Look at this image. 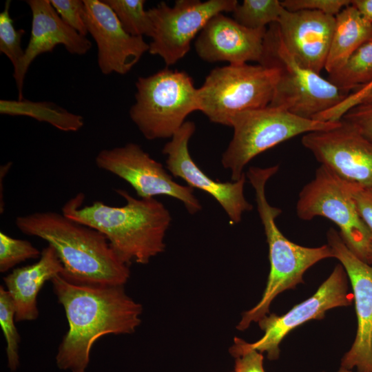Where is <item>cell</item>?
<instances>
[{"mask_svg":"<svg viewBox=\"0 0 372 372\" xmlns=\"http://www.w3.org/2000/svg\"><path fill=\"white\" fill-rule=\"evenodd\" d=\"M195 130V123L186 121L164 145L162 152L167 156L166 168L190 187L198 189L213 197L225 211L229 223L238 224L243 214L253 209L244 194L246 175L236 181L220 182L205 174L189 152V141Z\"/></svg>","mask_w":372,"mask_h":372,"instance_id":"5bb4252c","label":"cell"},{"mask_svg":"<svg viewBox=\"0 0 372 372\" xmlns=\"http://www.w3.org/2000/svg\"><path fill=\"white\" fill-rule=\"evenodd\" d=\"M296 214L303 220L322 216L333 222L349 250L370 264L372 234L358 212L347 181L327 167L320 165L300 191Z\"/></svg>","mask_w":372,"mask_h":372,"instance_id":"9c48e42d","label":"cell"},{"mask_svg":"<svg viewBox=\"0 0 372 372\" xmlns=\"http://www.w3.org/2000/svg\"><path fill=\"white\" fill-rule=\"evenodd\" d=\"M95 163L128 183L141 198L169 196L180 200L191 214L202 209L194 189L176 183L160 162L136 143L103 149L95 157Z\"/></svg>","mask_w":372,"mask_h":372,"instance_id":"8fae6325","label":"cell"},{"mask_svg":"<svg viewBox=\"0 0 372 372\" xmlns=\"http://www.w3.org/2000/svg\"><path fill=\"white\" fill-rule=\"evenodd\" d=\"M41 252L27 240L0 232V271L4 273L19 263L40 257Z\"/></svg>","mask_w":372,"mask_h":372,"instance_id":"83f0119b","label":"cell"},{"mask_svg":"<svg viewBox=\"0 0 372 372\" xmlns=\"http://www.w3.org/2000/svg\"><path fill=\"white\" fill-rule=\"evenodd\" d=\"M22 233L52 246L63 267L61 275L78 284L124 286L130 277L106 237L98 230L55 211H39L15 219Z\"/></svg>","mask_w":372,"mask_h":372,"instance_id":"3957f363","label":"cell"},{"mask_svg":"<svg viewBox=\"0 0 372 372\" xmlns=\"http://www.w3.org/2000/svg\"><path fill=\"white\" fill-rule=\"evenodd\" d=\"M278 169V165L265 168L251 167L246 174L255 191L257 210L267 238L270 270L261 299L243 313L236 326L239 331H245L252 322H258L269 314L275 298L302 283L303 275L309 268L323 259L333 258L328 245L317 247L301 246L287 239L278 229L276 219L282 210L268 202L265 193L267 181Z\"/></svg>","mask_w":372,"mask_h":372,"instance_id":"277c9868","label":"cell"},{"mask_svg":"<svg viewBox=\"0 0 372 372\" xmlns=\"http://www.w3.org/2000/svg\"><path fill=\"white\" fill-rule=\"evenodd\" d=\"M328 80L349 93L372 82V38L361 45Z\"/></svg>","mask_w":372,"mask_h":372,"instance_id":"603a6c76","label":"cell"},{"mask_svg":"<svg viewBox=\"0 0 372 372\" xmlns=\"http://www.w3.org/2000/svg\"><path fill=\"white\" fill-rule=\"evenodd\" d=\"M335 19L314 10L285 9L277 24L283 43L304 68L320 74L324 69Z\"/></svg>","mask_w":372,"mask_h":372,"instance_id":"ac0fdd59","label":"cell"},{"mask_svg":"<svg viewBox=\"0 0 372 372\" xmlns=\"http://www.w3.org/2000/svg\"><path fill=\"white\" fill-rule=\"evenodd\" d=\"M87 32L97 46V63L101 73L127 74L149 52L143 37L128 34L111 8L100 0H83Z\"/></svg>","mask_w":372,"mask_h":372,"instance_id":"2e32d148","label":"cell"},{"mask_svg":"<svg viewBox=\"0 0 372 372\" xmlns=\"http://www.w3.org/2000/svg\"><path fill=\"white\" fill-rule=\"evenodd\" d=\"M258 63L278 71L269 106L282 108L296 116L313 119L349 94L320 74L301 65L283 43L276 23L267 28Z\"/></svg>","mask_w":372,"mask_h":372,"instance_id":"5b68a950","label":"cell"},{"mask_svg":"<svg viewBox=\"0 0 372 372\" xmlns=\"http://www.w3.org/2000/svg\"><path fill=\"white\" fill-rule=\"evenodd\" d=\"M353 6L366 22L372 24V0H352Z\"/></svg>","mask_w":372,"mask_h":372,"instance_id":"836d02e7","label":"cell"},{"mask_svg":"<svg viewBox=\"0 0 372 372\" xmlns=\"http://www.w3.org/2000/svg\"><path fill=\"white\" fill-rule=\"evenodd\" d=\"M347 278L343 266L337 265L313 296L283 315L269 313L260 319L258 323L264 335L253 343L245 341L246 347L262 353L265 352L270 360H277L280 344L291 331L311 320L324 318L329 309L351 304L353 298L349 290Z\"/></svg>","mask_w":372,"mask_h":372,"instance_id":"7c38bea8","label":"cell"},{"mask_svg":"<svg viewBox=\"0 0 372 372\" xmlns=\"http://www.w3.org/2000/svg\"><path fill=\"white\" fill-rule=\"evenodd\" d=\"M229 353L235 358L233 372H265L262 353L247 348L244 340L235 338Z\"/></svg>","mask_w":372,"mask_h":372,"instance_id":"f546056e","label":"cell"},{"mask_svg":"<svg viewBox=\"0 0 372 372\" xmlns=\"http://www.w3.org/2000/svg\"><path fill=\"white\" fill-rule=\"evenodd\" d=\"M357 91L361 97L358 105L372 104V83L363 86Z\"/></svg>","mask_w":372,"mask_h":372,"instance_id":"e575fe53","label":"cell"},{"mask_svg":"<svg viewBox=\"0 0 372 372\" xmlns=\"http://www.w3.org/2000/svg\"><path fill=\"white\" fill-rule=\"evenodd\" d=\"M63 272V267L50 245L41 251L35 263L17 268L3 277L6 290L15 309V320L31 321L38 318L37 296L45 282Z\"/></svg>","mask_w":372,"mask_h":372,"instance_id":"ffe728a7","label":"cell"},{"mask_svg":"<svg viewBox=\"0 0 372 372\" xmlns=\"http://www.w3.org/2000/svg\"><path fill=\"white\" fill-rule=\"evenodd\" d=\"M278 75L276 68L259 63L217 67L198 88L199 111L212 123L229 126L236 114L269 105Z\"/></svg>","mask_w":372,"mask_h":372,"instance_id":"ba28073f","label":"cell"},{"mask_svg":"<svg viewBox=\"0 0 372 372\" xmlns=\"http://www.w3.org/2000/svg\"><path fill=\"white\" fill-rule=\"evenodd\" d=\"M114 11L123 29L134 37L147 36L152 38L154 25L144 8L145 0H105Z\"/></svg>","mask_w":372,"mask_h":372,"instance_id":"d4e9b609","label":"cell"},{"mask_svg":"<svg viewBox=\"0 0 372 372\" xmlns=\"http://www.w3.org/2000/svg\"><path fill=\"white\" fill-rule=\"evenodd\" d=\"M69 329L56 355L59 369L85 372L94 342L107 334H130L141 324L142 305L123 286L78 284L58 275L51 280Z\"/></svg>","mask_w":372,"mask_h":372,"instance_id":"6da1fadb","label":"cell"},{"mask_svg":"<svg viewBox=\"0 0 372 372\" xmlns=\"http://www.w3.org/2000/svg\"><path fill=\"white\" fill-rule=\"evenodd\" d=\"M289 11L314 10L335 17L343 8L349 6V0H284L280 1Z\"/></svg>","mask_w":372,"mask_h":372,"instance_id":"4dcf8cb0","label":"cell"},{"mask_svg":"<svg viewBox=\"0 0 372 372\" xmlns=\"http://www.w3.org/2000/svg\"><path fill=\"white\" fill-rule=\"evenodd\" d=\"M347 183L358 212L372 234V186Z\"/></svg>","mask_w":372,"mask_h":372,"instance_id":"1f68e13d","label":"cell"},{"mask_svg":"<svg viewBox=\"0 0 372 372\" xmlns=\"http://www.w3.org/2000/svg\"><path fill=\"white\" fill-rule=\"evenodd\" d=\"M322 372H325V371H322ZM338 372H353V371L352 370L340 367Z\"/></svg>","mask_w":372,"mask_h":372,"instance_id":"d590c367","label":"cell"},{"mask_svg":"<svg viewBox=\"0 0 372 372\" xmlns=\"http://www.w3.org/2000/svg\"><path fill=\"white\" fill-rule=\"evenodd\" d=\"M135 103L129 114L148 140L172 138L194 111H199L198 88L185 72L161 70L136 82Z\"/></svg>","mask_w":372,"mask_h":372,"instance_id":"8992f818","label":"cell"},{"mask_svg":"<svg viewBox=\"0 0 372 372\" xmlns=\"http://www.w3.org/2000/svg\"><path fill=\"white\" fill-rule=\"evenodd\" d=\"M233 372V371H232Z\"/></svg>","mask_w":372,"mask_h":372,"instance_id":"f35d334b","label":"cell"},{"mask_svg":"<svg viewBox=\"0 0 372 372\" xmlns=\"http://www.w3.org/2000/svg\"><path fill=\"white\" fill-rule=\"evenodd\" d=\"M10 4L11 1H6L3 10L0 13V52L10 61L14 71L24 56L25 50L21 46V39L25 31L14 28L10 14Z\"/></svg>","mask_w":372,"mask_h":372,"instance_id":"4316f807","label":"cell"},{"mask_svg":"<svg viewBox=\"0 0 372 372\" xmlns=\"http://www.w3.org/2000/svg\"><path fill=\"white\" fill-rule=\"evenodd\" d=\"M302 144L342 179L372 186V142L341 119L331 130L305 134Z\"/></svg>","mask_w":372,"mask_h":372,"instance_id":"4fadbf2b","label":"cell"},{"mask_svg":"<svg viewBox=\"0 0 372 372\" xmlns=\"http://www.w3.org/2000/svg\"><path fill=\"white\" fill-rule=\"evenodd\" d=\"M335 26L324 70L329 74L340 69L349 56L372 38V24L351 4L335 17Z\"/></svg>","mask_w":372,"mask_h":372,"instance_id":"44dd1931","label":"cell"},{"mask_svg":"<svg viewBox=\"0 0 372 372\" xmlns=\"http://www.w3.org/2000/svg\"><path fill=\"white\" fill-rule=\"evenodd\" d=\"M340 121L304 118L269 105L240 112L230 121L234 134L222 154L221 164L230 171L231 180L236 181L258 154L298 135L333 129Z\"/></svg>","mask_w":372,"mask_h":372,"instance_id":"52a82bcc","label":"cell"},{"mask_svg":"<svg viewBox=\"0 0 372 372\" xmlns=\"http://www.w3.org/2000/svg\"><path fill=\"white\" fill-rule=\"evenodd\" d=\"M266 29L251 30L219 13L211 17L200 32L194 47L203 61L229 64L260 62Z\"/></svg>","mask_w":372,"mask_h":372,"instance_id":"d6986e66","label":"cell"},{"mask_svg":"<svg viewBox=\"0 0 372 372\" xmlns=\"http://www.w3.org/2000/svg\"><path fill=\"white\" fill-rule=\"evenodd\" d=\"M372 83V82H371Z\"/></svg>","mask_w":372,"mask_h":372,"instance_id":"74e56055","label":"cell"},{"mask_svg":"<svg viewBox=\"0 0 372 372\" xmlns=\"http://www.w3.org/2000/svg\"><path fill=\"white\" fill-rule=\"evenodd\" d=\"M0 113L10 116H25L39 122L48 123L63 132H77L84 125L83 117L68 112L50 101L22 100L0 101Z\"/></svg>","mask_w":372,"mask_h":372,"instance_id":"7402d4cb","label":"cell"},{"mask_svg":"<svg viewBox=\"0 0 372 372\" xmlns=\"http://www.w3.org/2000/svg\"><path fill=\"white\" fill-rule=\"evenodd\" d=\"M342 119L372 142V104H360L349 110Z\"/></svg>","mask_w":372,"mask_h":372,"instance_id":"d6a6232c","label":"cell"},{"mask_svg":"<svg viewBox=\"0 0 372 372\" xmlns=\"http://www.w3.org/2000/svg\"><path fill=\"white\" fill-rule=\"evenodd\" d=\"M62 20L80 34H88L85 19V4L81 0H50Z\"/></svg>","mask_w":372,"mask_h":372,"instance_id":"f1b7e54d","label":"cell"},{"mask_svg":"<svg viewBox=\"0 0 372 372\" xmlns=\"http://www.w3.org/2000/svg\"><path fill=\"white\" fill-rule=\"evenodd\" d=\"M370 264H372V242L370 247Z\"/></svg>","mask_w":372,"mask_h":372,"instance_id":"8d00e7d4","label":"cell"},{"mask_svg":"<svg viewBox=\"0 0 372 372\" xmlns=\"http://www.w3.org/2000/svg\"><path fill=\"white\" fill-rule=\"evenodd\" d=\"M32 13L31 34L23 58L13 71L18 90V100L23 99V87L27 71L40 54L52 52L63 45L72 54H85L92 48L91 41L66 24L52 7L50 0L26 1Z\"/></svg>","mask_w":372,"mask_h":372,"instance_id":"e0dca14e","label":"cell"},{"mask_svg":"<svg viewBox=\"0 0 372 372\" xmlns=\"http://www.w3.org/2000/svg\"><path fill=\"white\" fill-rule=\"evenodd\" d=\"M327 237L333 258L340 261L350 280L358 322L355 338L342 357L340 367L372 372V266L350 251L333 228L329 229Z\"/></svg>","mask_w":372,"mask_h":372,"instance_id":"9a60e30c","label":"cell"},{"mask_svg":"<svg viewBox=\"0 0 372 372\" xmlns=\"http://www.w3.org/2000/svg\"><path fill=\"white\" fill-rule=\"evenodd\" d=\"M15 309L10 294L0 287V325L6 341L8 366L14 371L19 365V344L21 337L16 328Z\"/></svg>","mask_w":372,"mask_h":372,"instance_id":"484cf974","label":"cell"},{"mask_svg":"<svg viewBox=\"0 0 372 372\" xmlns=\"http://www.w3.org/2000/svg\"><path fill=\"white\" fill-rule=\"evenodd\" d=\"M285 10L278 0H244L233 11L234 19L251 30L266 29L276 23Z\"/></svg>","mask_w":372,"mask_h":372,"instance_id":"cb8c5ba5","label":"cell"},{"mask_svg":"<svg viewBox=\"0 0 372 372\" xmlns=\"http://www.w3.org/2000/svg\"><path fill=\"white\" fill-rule=\"evenodd\" d=\"M238 4L236 0H176L173 6L160 2L147 10L154 29L149 54L159 56L167 66L175 64L211 17L233 12Z\"/></svg>","mask_w":372,"mask_h":372,"instance_id":"30bf717a","label":"cell"},{"mask_svg":"<svg viewBox=\"0 0 372 372\" xmlns=\"http://www.w3.org/2000/svg\"><path fill=\"white\" fill-rule=\"evenodd\" d=\"M115 191L125 205L114 207L96 200L83 206L85 196L79 193L64 204L62 214L102 233L123 263L146 265L165 249L171 214L155 198H136L125 189Z\"/></svg>","mask_w":372,"mask_h":372,"instance_id":"7a4b0ae2","label":"cell"}]
</instances>
